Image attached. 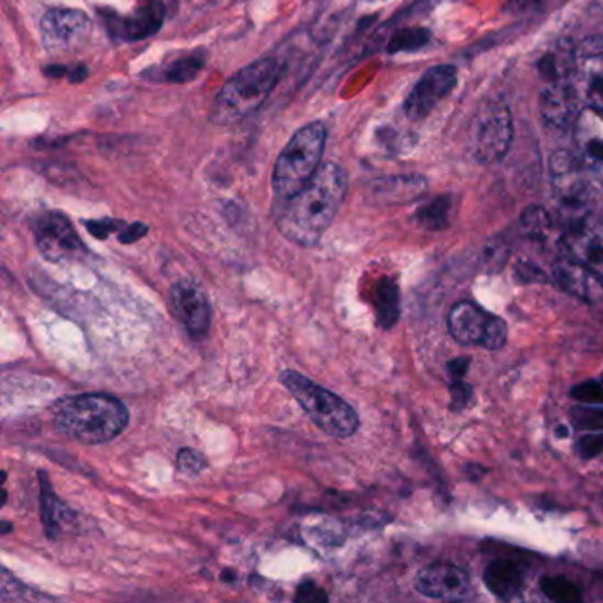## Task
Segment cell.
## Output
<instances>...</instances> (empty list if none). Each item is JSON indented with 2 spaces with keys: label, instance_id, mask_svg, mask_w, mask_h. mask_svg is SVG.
<instances>
[{
  "label": "cell",
  "instance_id": "4dcf8cb0",
  "mask_svg": "<svg viewBox=\"0 0 603 603\" xmlns=\"http://www.w3.org/2000/svg\"><path fill=\"white\" fill-rule=\"evenodd\" d=\"M506 338H509L506 323L498 315H490L489 326H487L485 336L481 340V347L487 350L503 349Z\"/></svg>",
  "mask_w": 603,
  "mask_h": 603
},
{
  "label": "cell",
  "instance_id": "9c48e42d",
  "mask_svg": "<svg viewBox=\"0 0 603 603\" xmlns=\"http://www.w3.org/2000/svg\"><path fill=\"white\" fill-rule=\"evenodd\" d=\"M165 14L167 8L161 0H138L132 13L107 14L104 25L118 42H142L161 29Z\"/></svg>",
  "mask_w": 603,
  "mask_h": 603
},
{
  "label": "cell",
  "instance_id": "3957f363",
  "mask_svg": "<svg viewBox=\"0 0 603 603\" xmlns=\"http://www.w3.org/2000/svg\"><path fill=\"white\" fill-rule=\"evenodd\" d=\"M281 77V66L272 57H264L257 63L239 69L220 89L211 107V123L216 126H232L254 114L268 100Z\"/></svg>",
  "mask_w": 603,
  "mask_h": 603
},
{
  "label": "cell",
  "instance_id": "4316f807",
  "mask_svg": "<svg viewBox=\"0 0 603 603\" xmlns=\"http://www.w3.org/2000/svg\"><path fill=\"white\" fill-rule=\"evenodd\" d=\"M521 228L533 241H549L554 231V220L540 205H531L521 216Z\"/></svg>",
  "mask_w": 603,
  "mask_h": 603
},
{
  "label": "cell",
  "instance_id": "836d02e7",
  "mask_svg": "<svg viewBox=\"0 0 603 603\" xmlns=\"http://www.w3.org/2000/svg\"><path fill=\"white\" fill-rule=\"evenodd\" d=\"M550 0H509L506 11L513 14L538 13L545 10Z\"/></svg>",
  "mask_w": 603,
  "mask_h": 603
},
{
  "label": "cell",
  "instance_id": "b9f144b4",
  "mask_svg": "<svg viewBox=\"0 0 603 603\" xmlns=\"http://www.w3.org/2000/svg\"><path fill=\"white\" fill-rule=\"evenodd\" d=\"M43 74H45L46 77L60 78L68 74V69L64 68V66H57V64H54V66H46V68L43 69Z\"/></svg>",
  "mask_w": 603,
  "mask_h": 603
},
{
  "label": "cell",
  "instance_id": "30bf717a",
  "mask_svg": "<svg viewBox=\"0 0 603 603\" xmlns=\"http://www.w3.org/2000/svg\"><path fill=\"white\" fill-rule=\"evenodd\" d=\"M457 86V69L449 64H439L428 69L417 80L413 91L409 92L404 103L405 115L411 121H423L428 118L432 110L436 109L440 100H445L449 92Z\"/></svg>",
  "mask_w": 603,
  "mask_h": 603
},
{
  "label": "cell",
  "instance_id": "60d3db41",
  "mask_svg": "<svg viewBox=\"0 0 603 603\" xmlns=\"http://www.w3.org/2000/svg\"><path fill=\"white\" fill-rule=\"evenodd\" d=\"M87 78V66H78V68L71 69L69 74V82L80 83Z\"/></svg>",
  "mask_w": 603,
  "mask_h": 603
},
{
  "label": "cell",
  "instance_id": "e0dca14e",
  "mask_svg": "<svg viewBox=\"0 0 603 603\" xmlns=\"http://www.w3.org/2000/svg\"><path fill=\"white\" fill-rule=\"evenodd\" d=\"M562 248L567 257L581 263L603 281V231L590 223H579L565 228Z\"/></svg>",
  "mask_w": 603,
  "mask_h": 603
},
{
  "label": "cell",
  "instance_id": "ffe728a7",
  "mask_svg": "<svg viewBox=\"0 0 603 603\" xmlns=\"http://www.w3.org/2000/svg\"><path fill=\"white\" fill-rule=\"evenodd\" d=\"M370 197L379 204H407L427 190V179L417 174L409 176L382 177L370 182Z\"/></svg>",
  "mask_w": 603,
  "mask_h": 603
},
{
  "label": "cell",
  "instance_id": "d6986e66",
  "mask_svg": "<svg viewBox=\"0 0 603 603\" xmlns=\"http://www.w3.org/2000/svg\"><path fill=\"white\" fill-rule=\"evenodd\" d=\"M490 313L478 304L462 301L455 304L448 317L449 335L460 345H481L489 326Z\"/></svg>",
  "mask_w": 603,
  "mask_h": 603
},
{
  "label": "cell",
  "instance_id": "7c38bea8",
  "mask_svg": "<svg viewBox=\"0 0 603 603\" xmlns=\"http://www.w3.org/2000/svg\"><path fill=\"white\" fill-rule=\"evenodd\" d=\"M513 141L512 114L506 107H494L474 130V156L481 164H495L509 155Z\"/></svg>",
  "mask_w": 603,
  "mask_h": 603
},
{
  "label": "cell",
  "instance_id": "5bb4252c",
  "mask_svg": "<svg viewBox=\"0 0 603 603\" xmlns=\"http://www.w3.org/2000/svg\"><path fill=\"white\" fill-rule=\"evenodd\" d=\"M417 593L434 600H462L471 593L468 572L449 562H434L416 577Z\"/></svg>",
  "mask_w": 603,
  "mask_h": 603
},
{
  "label": "cell",
  "instance_id": "d4e9b609",
  "mask_svg": "<svg viewBox=\"0 0 603 603\" xmlns=\"http://www.w3.org/2000/svg\"><path fill=\"white\" fill-rule=\"evenodd\" d=\"M377 323L384 330L395 326L400 317V291L393 278H382L376 289Z\"/></svg>",
  "mask_w": 603,
  "mask_h": 603
},
{
  "label": "cell",
  "instance_id": "7a4b0ae2",
  "mask_svg": "<svg viewBox=\"0 0 603 603\" xmlns=\"http://www.w3.org/2000/svg\"><path fill=\"white\" fill-rule=\"evenodd\" d=\"M130 413L115 397H66L55 402L54 423L57 431L82 445H103L127 427Z\"/></svg>",
  "mask_w": 603,
  "mask_h": 603
},
{
  "label": "cell",
  "instance_id": "d6a6232c",
  "mask_svg": "<svg viewBox=\"0 0 603 603\" xmlns=\"http://www.w3.org/2000/svg\"><path fill=\"white\" fill-rule=\"evenodd\" d=\"M572 399L582 405H602L603 386L596 381L582 382L573 388Z\"/></svg>",
  "mask_w": 603,
  "mask_h": 603
},
{
  "label": "cell",
  "instance_id": "74e56055",
  "mask_svg": "<svg viewBox=\"0 0 603 603\" xmlns=\"http://www.w3.org/2000/svg\"><path fill=\"white\" fill-rule=\"evenodd\" d=\"M146 234L147 225H144V223H132V225H127V227H124L123 231L119 232V241H121L123 245H132V243L142 239Z\"/></svg>",
  "mask_w": 603,
  "mask_h": 603
},
{
  "label": "cell",
  "instance_id": "4fadbf2b",
  "mask_svg": "<svg viewBox=\"0 0 603 603\" xmlns=\"http://www.w3.org/2000/svg\"><path fill=\"white\" fill-rule=\"evenodd\" d=\"M572 78L582 101L590 109L603 112V37H588L577 46Z\"/></svg>",
  "mask_w": 603,
  "mask_h": 603
},
{
  "label": "cell",
  "instance_id": "1f68e13d",
  "mask_svg": "<svg viewBox=\"0 0 603 603\" xmlns=\"http://www.w3.org/2000/svg\"><path fill=\"white\" fill-rule=\"evenodd\" d=\"M177 466H179V469L185 474L197 477V474H200V472L208 468V460L197 449L182 448L179 455H177Z\"/></svg>",
  "mask_w": 603,
  "mask_h": 603
},
{
  "label": "cell",
  "instance_id": "5b68a950",
  "mask_svg": "<svg viewBox=\"0 0 603 603\" xmlns=\"http://www.w3.org/2000/svg\"><path fill=\"white\" fill-rule=\"evenodd\" d=\"M280 381L321 431L340 439H347L358 432V413L333 391L310 381L309 377L295 370L281 372Z\"/></svg>",
  "mask_w": 603,
  "mask_h": 603
},
{
  "label": "cell",
  "instance_id": "ac0fdd59",
  "mask_svg": "<svg viewBox=\"0 0 603 603\" xmlns=\"http://www.w3.org/2000/svg\"><path fill=\"white\" fill-rule=\"evenodd\" d=\"M554 280L562 291L576 295L584 303H599L603 300V281L581 263L565 257L554 266Z\"/></svg>",
  "mask_w": 603,
  "mask_h": 603
},
{
  "label": "cell",
  "instance_id": "277c9868",
  "mask_svg": "<svg viewBox=\"0 0 603 603\" xmlns=\"http://www.w3.org/2000/svg\"><path fill=\"white\" fill-rule=\"evenodd\" d=\"M327 130L321 121L306 124L294 133L278 156L272 170V191L278 199L289 200L303 190L321 168Z\"/></svg>",
  "mask_w": 603,
  "mask_h": 603
},
{
  "label": "cell",
  "instance_id": "f546056e",
  "mask_svg": "<svg viewBox=\"0 0 603 603\" xmlns=\"http://www.w3.org/2000/svg\"><path fill=\"white\" fill-rule=\"evenodd\" d=\"M573 427L577 431L602 432L603 407L602 405H579L572 411Z\"/></svg>",
  "mask_w": 603,
  "mask_h": 603
},
{
  "label": "cell",
  "instance_id": "9a60e30c",
  "mask_svg": "<svg viewBox=\"0 0 603 603\" xmlns=\"http://www.w3.org/2000/svg\"><path fill=\"white\" fill-rule=\"evenodd\" d=\"M170 301L174 313L191 336H208L211 330V304L200 287L191 281H177L170 289Z\"/></svg>",
  "mask_w": 603,
  "mask_h": 603
},
{
  "label": "cell",
  "instance_id": "7402d4cb",
  "mask_svg": "<svg viewBox=\"0 0 603 603\" xmlns=\"http://www.w3.org/2000/svg\"><path fill=\"white\" fill-rule=\"evenodd\" d=\"M40 487H42V524L46 536L51 540H57L63 536L64 529L71 524V512L55 495L46 472H40Z\"/></svg>",
  "mask_w": 603,
  "mask_h": 603
},
{
  "label": "cell",
  "instance_id": "d590c367",
  "mask_svg": "<svg viewBox=\"0 0 603 603\" xmlns=\"http://www.w3.org/2000/svg\"><path fill=\"white\" fill-rule=\"evenodd\" d=\"M577 446H579L582 457H596L603 451V436L602 434H590V436L582 437Z\"/></svg>",
  "mask_w": 603,
  "mask_h": 603
},
{
  "label": "cell",
  "instance_id": "8992f818",
  "mask_svg": "<svg viewBox=\"0 0 603 603\" xmlns=\"http://www.w3.org/2000/svg\"><path fill=\"white\" fill-rule=\"evenodd\" d=\"M550 177L559 219L567 228L588 222L596 191L591 187L579 158L568 150L554 153L550 158Z\"/></svg>",
  "mask_w": 603,
  "mask_h": 603
},
{
  "label": "cell",
  "instance_id": "83f0119b",
  "mask_svg": "<svg viewBox=\"0 0 603 603\" xmlns=\"http://www.w3.org/2000/svg\"><path fill=\"white\" fill-rule=\"evenodd\" d=\"M432 34L427 29L413 27L400 29L388 43V52L390 54H402V52L422 51L423 46L431 43Z\"/></svg>",
  "mask_w": 603,
  "mask_h": 603
},
{
  "label": "cell",
  "instance_id": "2e32d148",
  "mask_svg": "<svg viewBox=\"0 0 603 603\" xmlns=\"http://www.w3.org/2000/svg\"><path fill=\"white\" fill-rule=\"evenodd\" d=\"M573 141L585 172L603 182V112L590 107L582 110L573 126Z\"/></svg>",
  "mask_w": 603,
  "mask_h": 603
},
{
  "label": "cell",
  "instance_id": "ab89813d",
  "mask_svg": "<svg viewBox=\"0 0 603 603\" xmlns=\"http://www.w3.org/2000/svg\"><path fill=\"white\" fill-rule=\"evenodd\" d=\"M468 370L469 358H457L448 364V372L451 373V377L457 379V381H460V379L468 373Z\"/></svg>",
  "mask_w": 603,
  "mask_h": 603
},
{
  "label": "cell",
  "instance_id": "484cf974",
  "mask_svg": "<svg viewBox=\"0 0 603 603\" xmlns=\"http://www.w3.org/2000/svg\"><path fill=\"white\" fill-rule=\"evenodd\" d=\"M455 200L451 196H440L416 211V222L427 231H445L454 214Z\"/></svg>",
  "mask_w": 603,
  "mask_h": 603
},
{
  "label": "cell",
  "instance_id": "e575fe53",
  "mask_svg": "<svg viewBox=\"0 0 603 603\" xmlns=\"http://www.w3.org/2000/svg\"><path fill=\"white\" fill-rule=\"evenodd\" d=\"M449 390H451V405L455 409L468 407L471 404L472 397H474L471 386L457 381L455 384H451Z\"/></svg>",
  "mask_w": 603,
  "mask_h": 603
},
{
  "label": "cell",
  "instance_id": "cb8c5ba5",
  "mask_svg": "<svg viewBox=\"0 0 603 603\" xmlns=\"http://www.w3.org/2000/svg\"><path fill=\"white\" fill-rule=\"evenodd\" d=\"M205 55L202 52L185 55L181 59L167 63L155 71H146L144 77L150 82L158 83H188L199 77L204 69Z\"/></svg>",
  "mask_w": 603,
  "mask_h": 603
},
{
  "label": "cell",
  "instance_id": "f35d334b",
  "mask_svg": "<svg viewBox=\"0 0 603 603\" xmlns=\"http://www.w3.org/2000/svg\"><path fill=\"white\" fill-rule=\"evenodd\" d=\"M295 600H300V602H315V600H321V602H324V600H327L326 593H324L321 588H317V585L313 584V582H304V584L300 585V590H298V594H295Z\"/></svg>",
  "mask_w": 603,
  "mask_h": 603
},
{
  "label": "cell",
  "instance_id": "8fae6325",
  "mask_svg": "<svg viewBox=\"0 0 603 603\" xmlns=\"http://www.w3.org/2000/svg\"><path fill=\"white\" fill-rule=\"evenodd\" d=\"M582 112L581 92L573 78L549 82L540 96V114L544 123L554 132H568L576 126Z\"/></svg>",
  "mask_w": 603,
  "mask_h": 603
},
{
  "label": "cell",
  "instance_id": "f1b7e54d",
  "mask_svg": "<svg viewBox=\"0 0 603 603\" xmlns=\"http://www.w3.org/2000/svg\"><path fill=\"white\" fill-rule=\"evenodd\" d=\"M541 591L547 599L559 603L581 602L582 593L576 582L568 581L565 577H545L540 582Z\"/></svg>",
  "mask_w": 603,
  "mask_h": 603
},
{
  "label": "cell",
  "instance_id": "ba28073f",
  "mask_svg": "<svg viewBox=\"0 0 603 603\" xmlns=\"http://www.w3.org/2000/svg\"><path fill=\"white\" fill-rule=\"evenodd\" d=\"M92 22L83 11L54 8L42 19V40L51 54L71 52L86 43Z\"/></svg>",
  "mask_w": 603,
  "mask_h": 603
},
{
  "label": "cell",
  "instance_id": "44dd1931",
  "mask_svg": "<svg viewBox=\"0 0 603 603\" xmlns=\"http://www.w3.org/2000/svg\"><path fill=\"white\" fill-rule=\"evenodd\" d=\"M483 582L489 588L490 593L504 602H513L521 599L524 593V572L517 562L509 559H495L489 562L483 572Z\"/></svg>",
  "mask_w": 603,
  "mask_h": 603
},
{
  "label": "cell",
  "instance_id": "603a6c76",
  "mask_svg": "<svg viewBox=\"0 0 603 603\" xmlns=\"http://www.w3.org/2000/svg\"><path fill=\"white\" fill-rule=\"evenodd\" d=\"M577 48L568 40H559L538 63V71L547 82L570 78L576 71Z\"/></svg>",
  "mask_w": 603,
  "mask_h": 603
},
{
  "label": "cell",
  "instance_id": "8d00e7d4",
  "mask_svg": "<svg viewBox=\"0 0 603 603\" xmlns=\"http://www.w3.org/2000/svg\"><path fill=\"white\" fill-rule=\"evenodd\" d=\"M83 225L98 239H107L110 232L118 231L121 227V223L115 222V220H96V222H83Z\"/></svg>",
  "mask_w": 603,
  "mask_h": 603
},
{
  "label": "cell",
  "instance_id": "52a82bcc",
  "mask_svg": "<svg viewBox=\"0 0 603 603\" xmlns=\"http://www.w3.org/2000/svg\"><path fill=\"white\" fill-rule=\"evenodd\" d=\"M34 236L43 257L52 263L86 259L87 246L63 213L40 216L34 225Z\"/></svg>",
  "mask_w": 603,
  "mask_h": 603
},
{
  "label": "cell",
  "instance_id": "6da1fadb",
  "mask_svg": "<svg viewBox=\"0 0 603 603\" xmlns=\"http://www.w3.org/2000/svg\"><path fill=\"white\" fill-rule=\"evenodd\" d=\"M347 172L340 165H321L312 181L286 200V208L278 216L281 236L306 248L317 245L335 222L347 196Z\"/></svg>",
  "mask_w": 603,
  "mask_h": 603
}]
</instances>
